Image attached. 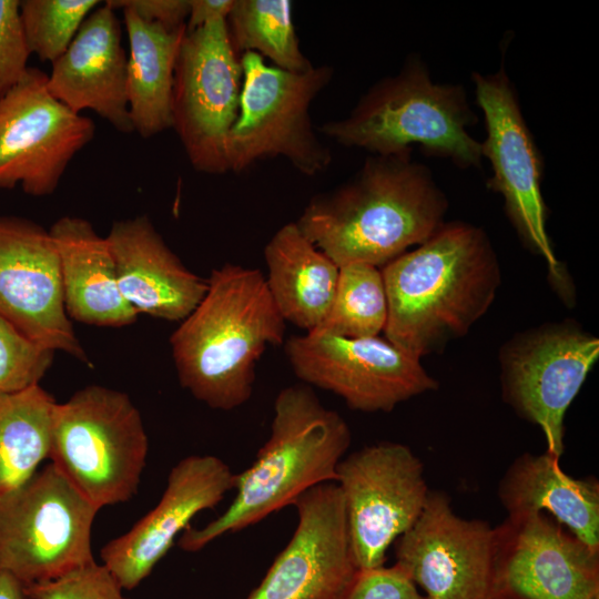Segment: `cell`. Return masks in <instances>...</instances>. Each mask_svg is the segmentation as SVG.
Instances as JSON below:
<instances>
[{"instance_id":"19","label":"cell","mask_w":599,"mask_h":599,"mask_svg":"<svg viewBox=\"0 0 599 599\" xmlns=\"http://www.w3.org/2000/svg\"><path fill=\"white\" fill-rule=\"evenodd\" d=\"M235 474L213 455H191L170 471L158 505L129 531L100 550L102 565L123 590L138 587L200 511L214 508L234 488Z\"/></svg>"},{"instance_id":"33","label":"cell","mask_w":599,"mask_h":599,"mask_svg":"<svg viewBox=\"0 0 599 599\" xmlns=\"http://www.w3.org/2000/svg\"><path fill=\"white\" fill-rule=\"evenodd\" d=\"M345 599H427L396 565L359 570Z\"/></svg>"},{"instance_id":"37","label":"cell","mask_w":599,"mask_h":599,"mask_svg":"<svg viewBox=\"0 0 599 599\" xmlns=\"http://www.w3.org/2000/svg\"><path fill=\"white\" fill-rule=\"evenodd\" d=\"M597 599H599V598H597Z\"/></svg>"},{"instance_id":"7","label":"cell","mask_w":599,"mask_h":599,"mask_svg":"<svg viewBox=\"0 0 599 599\" xmlns=\"http://www.w3.org/2000/svg\"><path fill=\"white\" fill-rule=\"evenodd\" d=\"M240 58L243 81L237 118L225 143L227 171L241 173L281 156L306 176L325 172L332 153L317 136L309 109L334 69L322 64L291 72L266 64L255 52Z\"/></svg>"},{"instance_id":"12","label":"cell","mask_w":599,"mask_h":599,"mask_svg":"<svg viewBox=\"0 0 599 599\" xmlns=\"http://www.w3.org/2000/svg\"><path fill=\"white\" fill-rule=\"evenodd\" d=\"M335 484L359 570L384 566L387 549L414 525L430 491L420 459L408 446L394 441L344 456Z\"/></svg>"},{"instance_id":"1","label":"cell","mask_w":599,"mask_h":599,"mask_svg":"<svg viewBox=\"0 0 599 599\" xmlns=\"http://www.w3.org/2000/svg\"><path fill=\"white\" fill-rule=\"evenodd\" d=\"M412 153L368 156L351 179L308 201L300 231L338 267L382 268L424 243L445 223L448 200Z\"/></svg>"},{"instance_id":"35","label":"cell","mask_w":599,"mask_h":599,"mask_svg":"<svg viewBox=\"0 0 599 599\" xmlns=\"http://www.w3.org/2000/svg\"><path fill=\"white\" fill-rule=\"evenodd\" d=\"M235 0H190L186 31H192L217 20H226Z\"/></svg>"},{"instance_id":"15","label":"cell","mask_w":599,"mask_h":599,"mask_svg":"<svg viewBox=\"0 0 599 599\" xmlns=\"http://www.w3.org/2000/svg\"><path fill=\"white\" fill-rule=\"evenodd\" d=\"M491 599H597L599 550L542 512L495 528Z\"/></svg>"},{"instance_id":"27","label":"cell","mask_w":599,"mask_h":599,"mask_svg":"<svg viewBox=\"0 0 599 599\" xmlns=\"http://www.w3.org/2000/svg\"><path fill=\"white\" fill-rule=\"evenodd\" d=\"M229 37L241 57L255 52L291 72L307 71L313 63L302 52L290 0H235L226 18Z\"/></svg>"},{"instance_id":"32","label":"cell","mask_w":599,"mask_h":599,"mask_svg":"<svg viewBox=\"0 0 599 599\" xmlns=\"http://www.w3.org/2000/svg\"><path fill=\"white\" fill-rule=\"evenodd\" d=\"M20 1L0 0V97L27 73L28 49L19 13Z\"/></svg>"},{"instance_id":"13","label":"cell","mask_w":599,"mask_h":599,"mask_svg":"<svg viewBox=\"0 0 599 599\" xmlns=\"http://www.w3.org/2000/svg\"><path fill=\"white\" fill-rule=\"evenodd\" d=\"M285 354L304 384L336 394L354 410L387 413L438 387L419 358L378 336L312 332L290 337Z\"/></svg>"},{"instance_id":"5","label":"cell","mask_w":599,"mask_h":599,"mask_svg":"<svg viewBox=\"0 0 599 599\" xmlns=\"http://www.w3.org/2000/svg\"><path fill=\"white\" fill-rule=\"evenodd\" d=\"M461 84L433 81L418 57L374 83L351 112L316 129L345 148L387 155L419 146L426 156L459 169H480V141L468 132L477 123Z\"/></svg>"},{"instance_id":"14","label":"cell","mask_w":599,"mask_h":599,"mask_svg":"<svg viewBox=\"0 0 599 599\" xmlns=\"http://www.w3.org/2000/svg\"><path fill=\"white\" fill-rule=\"evenodd\" d=\"M95 134L94 122L57 100L48 74L29 67L0 97V190L53 193L69 163Z\"/></svg>"},{"instance_id":"21","label":"cell","mask_w":599,"mask_h":599,"mask_svg":"<svg viewBox=\"0 0 599 599\" xmlns=\"http://www.w3.org/2000/svg\"><path fill=\"white\" fill-rule=\"evenodd\" d=\"M105 237L119 290L138 315L182 321L205 295L207 280L185 267L149 216L115 221Z\"/></svg>"},{"instance_id":"25","label":"cell","mask_w":599,"mask_h":599,"mask_svg":"<svg viewBox=\"0 0 599 599\" xmlns=\"http://www.w3.org/2000/svg\"><path fill=\"white\" fill-rule=\"evenodd\" d=\"M129 38L126 95L133 131L143 139L172 129L174 69L186 26L169 30L122 9Z\"/></svg>"},{"instance_id":"20","label":"cell","mask_w":599,"mask_h":599,"mask_svg":"<svg viewBox=\"0 0 599 599\" xmlns=\"http://www.w3.org/2000/svg\"><path fill=\"white\" fill-rule=\"evenodd\" d=\"M115 11L105 1L88 16L68 49L52 63L48 89L73 112L91 110L118 131L131 133L128 55Z\"/></svg>"},{"instance_id":"18","label":"cell","mask_w":599,"mask_h":599,"mask_svg":"<svg viewBox=\"0 0 599 599\" xmlns=\"http://www.w3.org/2000/svg\"><path fill=\"white\" fill-rule=\"evenodd\" d=\"M293 506L294 534L246 599H345L359 569L338 486H314Z\"/></svg>"},{"instance_id":"34","label":"cell","mask_w":599,"mask_h":599,"mask_svg":"<svg viewBox=\"0 0 599 599\" xmlns=\"http://www.w3.org/2000/svg\"><path fill=\"white\" fill-rule=\"evenodd\" d=\"M114 10L129 9L144 21L160 24L169 30L186 26L190 0H109Z\"/></svg>"},{"instance_id":"36","label":"cell","mask_w":599,"mask_h":599,"mask_svg":"<svg viewBox=\"0 0 599 599\" xmlns=\"http://www.w3.org/2000/svg\"><path fill=\"white\" fill-rule=\"evenodd\" d=\"M0 599H29L26 585L10 572L0 570Z\"/></svg>"},{"instance_id":"8","label":"cell","mask_w":599,"mask_h":599,"mask_svg":"<svg viewBox=\"0 0 599 599\" xmlns=\"http://www.w3.org/2000/svg\"><path fill=\"white\" fill-rule=\"evenodd\" d=\"M98 511L55 465L37 470L0 494V570L29 586L95 561Z\"/></svg>"},{"instance_id":"11","label":"cell","mask_w":599,"mask_h":599,"mask_svg":"<svg viewBox=\"0 0 599 599\" xmlns=\"http://www.w3.org/2000/svg\"><path fill=\"white\" fill-rule=\"evenodd\" d=\"M471 80L485 122L481 154L493 170L487 187L502 196L505 212L522 243L561 281V265L547 232L548 207L541 192L544 159L516 88L504 67L486 74L474 72Z\"/></svg>"},{"instance_id":"26","label":"cell","mask_w":599,"mask_h":599,"mask_svg":"<svg viewBox=\"0 0 599 599\" xmlns=\"http://www.w3.org/2000/svg\"><path fill=\"white\" fill-rule=\"evenodd\" d=\"M57 402L40 385L0 393V494L49 458Z\"/></svg>"},{"instance_id":"4","label":"cell","mask_w":599,"mask_h":599,"mask_svg":"<svg viewBox=\"0 0 599 599\" xmlns=\"http://www.w3.org/2000/svg\"><path fill=\"white\" fill-rule=\"evenodd\" d=\"M351 441L345 419L325 407L309 385L281 389L274 402L270 437L253 464L235 475L233 501L204 527L189 526L179 539L180 548L199 551L217 537L293 505L309 488L335 483L337 466Z\"/></svg>"},{"instance_id":"31","label":"cell","mask_w":599,"mask_h":599,"mask_svg":"<svg viewBox=\"0 0 599 599\" xmlns=\"http://www.w3.org/2000/svg\"><path fill=\"white\" fill-rule=\"evenodd\" d=\"M29 599H131L102 565L93 561L55 580L26 586Z\"/></svg>"},{"instance_id":"28","label":"cell","mask_w":599,"mask_h":599,"mask_svg":"<svg viewBox=\"0 0 599 599\" xmlns=\"http://www.w3.org/2000/svg\"><path fill=\"white\" fill-rule=\"evenodd\" d=\"M386 322L387 297L382 271L356 262L339 267L329 312L313 332L347 338L373 337L384 332Z\"/></svg>"},{"instance_id":"23","label":"cell","mask_w":599,"mask_h":599,"mask_svg":"<svg viewBox=\"0 0 599 599\" xmlns=\"http://www.w3.org/2000/svg\"><path fill=\"white\" fill-rule=\"evenodd\" d=\"M497 495L507 516L542 512L599 550V483L596 477L567 475L545 453H525L501 477Z\"/></svg>"},{"instance_id":"29","label":"cell","mask_w":599,"mask_h":599,"mask_svg":"<svg viewBox=\"0 0 599 599\" xmlns=\"http://www.w3.org/2000/svg\"><path fill=\"white\" fill-rule=\"evenodd\" d=\"M100 3L98 0L20 1V21L30 53L53 63Z\"/></svg>"},{"instance_id":"17","label":"cell","mask_w":599,"mask_h":599,"mask_svg":"<svg viewBox=\"0 0 599 599\" xmlns=\"http://www.w3.org/2000/svg\"><path fill=\"white\" fill-rule=\"evenodd\" d=\"M0 315L41 346L91 365L64 307L53 238L23 217L0 216Z\"/></svg>"},{"instance_id":"30","label":"cell","mask_w":599,"mask_h":599,"mask_svg":"<svg viewBox=\"0 0 599 599\" xmlns=\"http://www.w3.org/2000/svg\"><path fill=\"white\" fill-rule=\"evenodd\" d=\"M54 353L0 315V393L39 385L52 365Z\"/></svg>"},{"instance_id":"22","label":"cell","mask_w":599,"mask_h":599,"mask_svg":"<svg viewBox=\"0 0 599 599\" xmlns=\"http://www.w3.org/2000/svg\"><path fill=\"white\" fill-rule=\"evenodd\" d=\"M60 262L70 319L101 327L133 324L136 312L123 298L106 237L79 216L58 219L49 230Z\"/></svg>"},{"instance_id":"2","label":"cell","mask_w":599,"mask_h":599,"mask_svg":"<svg viewBox=\"0 0 599 599\" xmlns=\"http://www.w3.org/2000/svg\"><path fill=\"white\" fill-rule=\"evenodd\" d=\"M380 271L385 338L419 359L467 334L489 309L501 280L488 234L464 221L445 222Z\"/></svg>"},{"instance_id":"9","label":"cell","mask_w":599,"mask_h":599,"mask_svg":"<svg viewBox=\"0 0 599 599\" xmlns=\"http://www.w3.org/2000/svg\"><path fill=\"white\" fill-rule=\"evenodd\" d=\"M599 357L598 338L569 321L515 335L500 349L502 399L537 425L560 460L565 415Z\"/></svg>"},{"instance_id":"24","label":"cell","mask_w":599,"mask_h":599,"mask_svg":"<svg viewBox=\"0 0 599 599\" xmlns=\"http://www.w3.org/2000/svg\"><path fill=\"white\" fill-rule=\"evenodd\" d=\"M266 285L285 322L315 331L333 303L339 267L300 231L281 226L264 248Z\"/></svg>"},{"instance_id":"3","label":"cell","mask_w":599,"mask_h":599,"mask_svg":"<svg viewBox=\"0 0 599 599\" xmlns=\"http://www.w3.org/2000/svg\"><path fill=\"white\" fill-rule=\"evenodd\" d=\"M196 307L172 333L180 384L213 409L232 410L252 396L256 363L284 343L286 322L257 268H214Z\"/></svg>"},{"instance_id":"6","label":"cell","mask_w":599,"mask_h":599,"mask_svg":"<svg viewBox=\"0 0 599 599\" xmlns=\"http://www.w3.org/2000/svg\"><path fill=\"white\" fill-rule=\"evenodd\" d=\"M148 453L141 414L128 394L89 385L57 403L49 458L98 510L136 494Z\"/></svg>"},{"instance_id":"10","label":"cell","mask_w":599,"mask_h":599,"mask_svg":"<svg viewBox=\"0 0 599 599\" xmlns=\"http://www.w3.org/2000/svg\"><path fill=\"white\" fill-rule=\"evenodd\" d=\"M242 81L226 20L186 31L174 69L172 129L201 173L229 172L225 143L237 118Z\"/></svg>"},{"instance_id":"16","label":"cell","mask_w":599,"mask_h":599,"mask_svg":"<svg viewBox=\"0 0 599 599\" xmlns=\"http://www.w3.org/2000/svg\"><path fill=\"white\" fill-rule=\"evenodd\" d=\"M395 542V565L427 599H491L496 530L459 517L446 494L429 491L417 520Z\"/></svg>"}]
</instances>
